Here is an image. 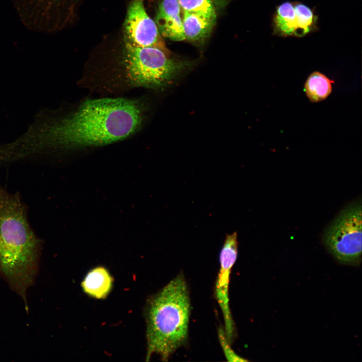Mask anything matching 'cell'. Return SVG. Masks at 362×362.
Segmentation results:
<instances>
[{
  "instance_id": "6da1fadb",
  "label": "cell",
  "mask_w": 362,
  "mask_h": 362,
  "mask_svg": "<svg viewBox=\"0 0 362 362\" xmlns=\"http://www.w3.org/2000/svg\"><path fill=\"white\" fill-rule=\"evenodd\" d=\"M144 110L139 101L120 98L89 100L61 117L42 109L27 131L11 143V152L20 162L121 140L140 129Z\"/></svg>"
},
{
  "instance_id": "7a4b0ae2",
  "label": "cell",
  "mask_w": 362,
  "mask_h": 362,
  "mask_svg": "<svg viewBox=\"0 0 362 362\" xmlns=\"http://www.w3.org/2000/svg\"><path fill=\"white\" fill-rule=\"evenodd\" d=\"M27 212L20 194L9 192L0 184V278L28 311L27 291L38 274L43 242L32 229Z\"/></svg>"
},
{
  "instance_id": "3957f363",
  "label": "cell",
  "mask_w": 362,
  "mask_h": 362,
  "mask_svg": "<svg viewBox=\"0 0 362 362\" xmlns=\"http://www.w3.org/2000/svg\"><path fill=\"white\" fill-rule=\"evenodd\" d=\"M190 299L183 274L171 280L148 302L147 361L154 354L162 360L185 344L188 337Z\"/></svg>"
},
{
  "instance_id": "277c9868",
  "label": "cell",
  "mask_w": 362,
  "mask_h": 362,
  "mask_svg": "<svg viewBox=\"0 0 362 362\" xmlns=\"http://www.w3.org/2000/svg\"><path fill=\"white\" fill-rule=\"evenodd\" d=\"M123 64L128 80L136 86L159 88L173 83L195 65L171 56L162 48L138 47L125 42Z\"/></svg>"
},
{
  "instance_id": "5b68a950",
  "label": "cell",
  "mask_w": 362,
  "mask_h": 362,
  "mask_svg": "<svg viewBox=\"0 0 362 362\" xmlns=\"http://www.w3.org/2000/svg\"><path fill=\"white\" fill-rule=\"evenodd\" d=\"M323 241L329 252L340 263L359 265L361 260L360 199L341 211L325 231Z\"/></svg>"
},
{
  "instance_id": "8992f818",
  "label": "cell",
  "mask_w": 362,
  "mask_h": 362,
  "mask_svg": "<svg viewBox=\"0 0 362 362\" xmlns=\"http://www.w3.org/2000/svg\"><path fill=\"white\" fill-rule=\"evenodd\" d=\"M237 233L226 234L219 254L220 269L215 287V294L224 319V331L228 341L233 342L235 325L229 305V288L232 267L238 256Z\"/></svg>"
},
{
  "instance_id": "52a82bcc",
  "label": "cell",
  "mask_w": 362,
  "mask_h": 362,
  "mask_svg": "<svg viewBox=\"0 0 362 362\" xmlns=\"http://www.w3.org/2000/svg\"><path fill=\"white\" fill-rule=\"evenodd\" d=\"M124 26L125 42L138 47L162 48L159 30L147 13L143 0L131 1Z\"/></svg>"
},
{
  "instance_id": "ba28073f",
  "label": "cell",
  "mask_w": 362,
  "mask_h": 362,
  "mask_svg": "<svg viewBox=\"0 0 362 362\" xmlns=\"http://www.w3.org/2000/svg\"><path fill=\"white\" fill-rule=\"evenodd\" d=\"M67 0H14L19 17L26 23L43 27L59 20Z\"/></svg>"
},
{
  "instance_id": "9c48e42d",
  "label": "cell",
  "mask_w": 362,
  "mask_h": 362,
  "mask_svg": "<svg viewBox=\"0 0 362 362\" xmlns=\"http://www.w3.org/2000/svg\"><path fill=\"white\" fill-rule=\"evenodd\" d=\"M181 7L178 0H159L155 22L159 33L172 40H185Z\"/></svg>"
},
{
  "instance_id": "30bf717a",
  "label": "cell",
  "mask_w": 362,
  "mask_h": 362,
  "mask_svg": "<svg viewBox=\"0 0 362 362\" xmlns=\"http://www.w3.org/2000/svg\"><path fill=\"white\" fill-rule=\"evenodd\" d=\"M183 12L185 39L191 41H201L206 39L215 24L216 17L199 12Z\"/></svg>"
},
{
  "instance_id": "8fae6325",
  "label": "cell",
  "mask_w": 362,
  "mask_h": 362,
  "mask_svg": "<svg viewBox=\"0 0 362 362\" xmlns=\"http://www.w3.org/2000/svg\"><path fill=\"white\" fill-rule=\"evenodd\" d=\"M272 24L274 35L281 37H294L296 29L294 2L285 1L276 6Z\"/></svg>"
},
{
  "instance_id": "7c38bea8",
  "label": "cell",
  "mask_w": 362,
  "mask_h": 362,
  "mask_svg": "<svg viewBox=\"0 0 362 362\" xmlns=\"http://www.w3.org/2000/svg\"><path fill=\"white\" fill-rule=\"evenodd\" d=\"M113 278L103 267H97L89 271L83 280L81 286L89 296L97 299L105 298L112 289Z\"/></svg>"
},
{
  "instance_id": "4fadbf2b",
  "label": "cell",
  "mask_w": 362,
  "mask_h": 362,
  "mask_svg": "<svg viewBox=\"0 0 362 362\" xmlns=\"http://www.w3.org/2000/svg\"><path fill=\"white\" fill-rule=\"evenodd\" d=\"M294 5L296 20L294 37H303L317 31L318 17L314 10L300 2H294Z\"/></svg>"
},
{
  "instance_id": "5bb4252c",
  "label": "cell",
  "mask_w": 362,
  "mask_h": 362,
  "mask_svg": "<svg viewBox=\"0 0 362 362\" xmlns=\"http://www.w3.org/2000/svg\"><path fill=\"white\" fill-rule=\"evenodd\" d=\"M333 81L318 71L312 72L307 78L304 89L312 102L324 100L331 94Z\"/></svg>"
},
{
  "instance_id": "9a60e30c",
  "label": "cell",
  "mask_w": 362,
  "mask_h": 362,
  "mask_svg": "<svg viewBox=\"0 0 362 362\" xmlns=\"http://www.w3.org/2000/svg\"><path fill=\"white\" fill-rule=\"evenodd\" d=\"M219 1L178 0L183 11L202 13L216 17Z\"/></svg>"
},
{
  "instance_id": "2e32d148",
  "label": "cell",
  "mask_w": 362,
  "mask_h": 362,
  "mask_svg": "<svg viewBox=\"0 0 362 362\" xmlns=\"http://www.w3.org/2000/svg\"><path fill=\"white\" fill-rule=\"evenodd\" d=\"M219 341L226 359L228 361H247L248 360L237 354L231 347V343L227 339L224 329L220 327L218 330Z\"/></svg>"
}]
</instances>
